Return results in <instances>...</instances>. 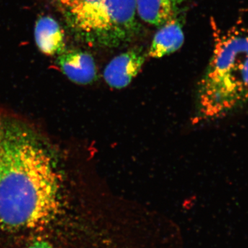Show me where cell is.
<instances>
[{
	"instance_id": "obj_1",
	"label": "cell",
	"mask_w": 248,
	"mask_h": 248,
	"mask_svg": "<svg viewBox=\"0 0 248 248\" xmlns=\"http://www.w3.org/2000/svg\"><path fill=\"white\" fill-rule=\"evenodd\" d=\"M63 176L58 159L35 133L0 117V228L40 231L63 210Z\"/></svg>"
},
{
	"instance_id": "obj_2",
	"label": "cell",
	"mask_w": 248,
	"mask_h": 248,
	"mask_svg": "<svg viewBox=\"0 0 248 248\" xmlns=\"http://www.w3.org/2000/svg\"><path fill=\"white\" fill-rule=\"evenodd\" d=\"M215 35L213 55L197 89L200 122L221 118L248 102V29Z\"/></svg>"
},
{
	"instance_id": "obj_3",
	"label": "cell",
	"mask_w": 248,
	"mask_h": 248,
	"mask_svg": "<svg viewBox=\"0 0 248 248\" xmlns=\"http://www.w3.org/2000/svg\"><path fill=\"white\" fill-rule=\"evenodd\" d=\"M66 11L71 27L93 45L117 47L138 32L135 0H74Z\"/></svg>"
},
{
	"instance_id": "obj_4",
	"label": "cell",
	"mask_w": 248,
	"mask_h": 248,
	"mask_svg": "<svg viewBox=\"0 0 248 248\" xmlns=\"http://www.w3.org/2000/svg\"><path fill=\"white\" fill-rule=\"evenodd\" d=\"M146 59V53L140 48L120 54L112 59L104 69L106 82L114 89L126 87L141 71Z\"/></svg>"
},
{
	"instance_id": "obj_5",
	"label": "cell",
	"mask_w": 248,
	"mask_h": 248,
	"mask_svg": "<svg viewBox=\"0 0 248 248\" xmlns=\"http://www.w3.org/2000/svg\"><path fill=\"white\" fill-rule=\"evenodd\" d=\"M57 63L62 73L76 84H92L97 79L95 62L87 52L78 49H65L59 54Z\"/></svg>"
},
{
	"instance_id": "obj_6",
	"label": "cell",
	"mask_w": 248,
	"mask_h": 248,
	"mask_svg": "<svg viewBox=\"0 0 248 248\" xmlns=\"http://www.w3.org/2000/svg\"><path fill=\"white\" fill-rule=\"evenodd\" d=\"M34 37L37 48L46 55H58L66 49L64 32L50 16H42L37 19Z\"/></svg>"
},
{
	"instance_id": "obj_7",
	"label": "cell",
	"mask_w": 248,
	"mask_h": 248,
	"mask_svg": "<svg viewBox=\"0 0 248 248\" xmlns=\"http://www.w3.org/2000/svg\"><path fill=\"white\" fill-rule=\"evenodd\" d=\"M184 33L182 24L177 18L172 17L160 27L156 32L148 56L153 58H161L174 53L184 45Z\"/></svg>"
},
{
	"instance_id": "obj_8",
	"label": "cell",
	"mask_w": 248,
	"mask_h": 248,
	"mask_svg": "<svg viewBox=\"0 0 248 248\" xmlns=\"http://www.w3.org/2000/svg\"><path fill=\"white\" fill-rule=\"evenodd\" d=\"M139 17L145 22L161 27L174 16L176 6L171 0H135Z\"/></svg>"
},
{
	"instance_id": "obj_9",
	"label": "cell",
	"mask_w": 248,
	"mask_h": 248,
	"mask_svg": "<svg viewBox=\"0 0 248 248\" xmlns=\"http://www.w3.org/2000/svg\"><path fill=\"white\" fill-rule=\"evenodd\" d=\"M27 248H55L53 245L50 243L42 240L34 241L32 244L29 245Z\"/></svg>"
},
{
	"instance_id": "obj_10",
	"label": "cell",
	"mask_w": 248,
	"mask_h": 248,
	"mask_svg": "<svg viewBox=\"0 0 248 248\" xmlns=\"http://www.w3.org/2000/svg\"><path fill=\"white\" fill-rule=\"evenodd\" d=\"M58 1L62 5V6H63L66 8V6H68V5L71 4L72 1H74V0H58Z\"/></svg>"
},
{
	"instance_id": "obj_11",
	"label": "cell",
	"mask_w": 248,
	"mask_h": 248,
	"mask_svg": "<svg viewBox=\"0 0 248 248\" xmlns=\"http://www.w3.org/2000/svg\"><path fill=\"white\" fill-rule=\"evenodd\" d=\"M171 1H172V2L174 6H177L178 5L182 4L184 0H171Z\"/></svg>"
}]
</instances>
